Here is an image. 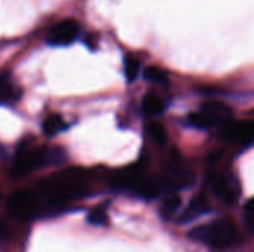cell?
Wrapping results in <instances>:
<instances>
[{"label": "cell", "mask_w": 254, "mask_h": 252, "mask_svg": "<svg viewBox=\"0 0 254 252\" xmlns=\"http://www.w3.org/2000/svg\"><path fill=\"white\" fill-rule=\"evenodd\" d=\"M210 209V203H208V199L204 196V195H196L190 203L188 205V208L185 209V212L182 214L180 217V221L179 223H188V221H192L195 218H198L199 215L208 212Z\"/></svg>", "instance_id": "obj_9"}, {"label": "cell", "mask_w": 254, "mask_h": 252, "mask_svg": "<svg viewBox=\"0 0 254 252\" xmlns=\"http://www.w3.org/2000/svg\"><path fill=\"white\" fill-rule=\"evenodd\" d=\"M189 123L198 129H210L214 126V122L210 119V116L207 113H204L202 110L195 111L189 116Z\"/></svg>", "instance_id": "obj_16"}, {"label": "cell", "mask_w": 254, "mask_h": 252, "mask_svg": "<svg viewBox=\"0 0 254 252\" xmlns=\"http://www.w3.org/2000/svg\"><path fill=\"white\" fill-rule=\"evenodd\" d=\"M141 108H143V111H144L147 116H158V114H161V113L165 110V104H164V101H162L159 97H156L155 94H147V95L143 98Z\"/></svg>", "instance_id": "obj_11"}, {"label": "cell", "mask_w": 254, "mask_h": 252, "mask_svg": "<svg viewBox=\"0 0 254 252\" xmlns=\"http://www.w3.org/2000/svg\"><path fill=\"white\" fill-rule=\"evenodd\" d=\"M146 131H147L149 137H150L156 144H159V146H162V144H165V143L168 141V135H167L165 128H164L161 123H158V122H150V123L146 126Z\"/></svg>", "instance_id": "obj_13"}, {"label": "cell", "mask_w": 254, "mask_h": 252, "mask_svg": "<svg viewBox=\"0 0 254 252\" xmlns=\"http://www.w3.org/2000/svg\"><path fill=\"white\" fill-rule=\"evenodd\" d=\"M80 33V27L74 19H64L55 24L46 37V42L51 46H68L71 45Z\"/></svg>", "instance_id": "obj_5"}, {"label": "cell", "mask_w": 254, "mask_h": 252, "mask_svg": "<svg viewBox=\"0 0 254 252\" xmlns=\"http://www.w3.org/2000/svg\"><path fill=\"white\" fill-rule=\"evenodd\" d=\"M124 73L128 82H134L140 74V61L135 56H125L124 59Z\"/></svg>", "instance_id": "obj_14"}, {"label": "cell", "mask_w": 254, "mask_h": 252, "mask_svg": "<svg viewBox=\"0 0 254 252\" xmlns=\"http://www.w3.org/2000/svg\"><path fill=\"white\" fill-rule=\"evenodd\" d=\"M225 137L228 141L235 144H249L254 141V120L246 122H237L234 125H229Z\"/></svg>", "instance_id": "obj_7"}, {"label": "cell", "mask_w": 254, "mask_h": 252, "mask_svg": "<svg viewBox=\"0 0 254 252\" xmlns=\"http://www.w3.org/2000/svg\"><path fill=\"white\" fill-rule=\"evenodd\" d=\"M190 238L214 251L222 252L237 245L240 241V233L232 220L222 218L192 229Z\"/></svg>", "instance_id": "obj_1"}, {"label": "cell", "mask_w": 254, "mask_h": 252, "mask_svg": "<svg viewBox=\"0 0 254 252\" xmlns=\"http://www.w3.org/2000/svg\"><path fill=\"white\" fill-rule=\"evenodd\" d=\"M64 159L65 154L61 149H28L18 154L13 165V174L27 175L28 172L45 165L61 163Z\"/></svg>", "instance_id": "obj_3"}, {"label": "cell", "mask_w": 254, "mask_h": 252, "mask_svg": "<svg viewBox=\"0 0 254 252\" xmlns=\"http://www.w3.org/2000/svg\"><path fill=\"white\" fill-rule=\"evenodd\" d=\"M10 236V232H9V227L0 220V242H6Z\"/></svg>", "instance_id": "obj_19"}, {"label": "cell", "mask_w": 254, "mask_h": 252, "mask_svg": "<svg viewBox=\"0 0 254 252\" xmlns=\"http://www.w3.org/2000/svg\"><path fill=\"white\" fill-rule=\"evenodd\" d=\"M210 184L214 195L228 205L237 203L240 199L241 187L232 172H214L210 177Z\"/></svg>", "instance_id": "obj_4"}, {"label": "cell", "mask_w": 254, "mask_h": 252, "mask_svg": "<svg viewBox=\"0 0 254 252\" xmlns=\"http://www.w3.org/2000/svg\"><path fill=\"white\" fill-rule=\"evenodd\" d=\"M107 220H109V215H107V209L104 206L94 208L88 215V223L92 226H104V224H107Z\"/></svg>", "instance_id": "obj_17"}, {"label": "cell", "mask_w": 254, "mask_h": 252, "mask_svg": "<svg viewBox=\"0 0 254 252\" xmlns=\"http://www.w3.org/2000/svg\"><path fill=\"white\" fill-rule=\"evenodd\" d=\"M162 187L165 189H171V190H180V189H186L193 183V174L190 169L182 166L177 162L171 163V166L167 171V175L161 180Z\"/></svg>", "instance_id": "obj_6"}, {"label": "cell", "mask_w": 254, "mask_h": 252, "mask_svg": "<svg viewBox=\"0 0 254 252\" xmlns=\"http://www.w3.org/2000/svg\"><path fill=\"white\" fill-rule=\"evenodd\" d=\"M7 209L9 214L18 220H30L48 212L42 193L34 190L15 192L7 202Z\"/></svg>", "instance_id": "obj_2"}, {"label": "cell", "mask_w": 254, "mask_h": 252, "mask_svg": "<svg viewBox=\"0 0 254 252\" xmlns=\"http://www.w3.org/2000/svg\"><path fill=\"white\" fill-rule=\"evenodd\" d=\"M144 79L149 80V82H152V83H156V85H167L168 80H170L168 79V74L162 68L155 67V65L147 67L144 70Z\"/></svg>", "instance_id": "obj_15"}, {"label": "cell", "mask_w": 254, "mask_h": 252, "mask_svg": "<svg viewBox=\"0 0 254 252\" xmlns=\"http://www.w3.org/2000/svg\"><path fill=\"white\" fill-rule=\"evenodd\" d=\"M244 223L246 227L254 235V198H252L244 206Z\"/></svg>", "instance_id": "obj_18"}, {"label": "cell", "mask_w": 254, "mask_h": 252, "mask_svg": "<svg viewBox=\"0 0 254 252\" xmlns=\"http://www.w3.org/2000/svg\"><path fill=\"white\" fill-rule=\"evenodd\" d=\"M182 201L177 195H170L168 198L164 199L162 205H161V215L165 220H170L171 217L176 215V212L180 209Z\"/></svg>", "instance_id": "obj_12"}, {"label": "cell", "mask_w": 254, "mask_h": 252, "mask_svg": "<svg viewBox=\"0 0 254 252\" xmlns=\"http://www.w3.org/2000/svg\"><path fill=\"white\" fill-rule=\"evenodd\" d=\"M201 110L210 116V119L214 122V125L228 123L232 117V108L228 104H225L222 101H216V100H210V101L204 102L201 105Z\"/></svg>", "instance_id": "obj_8"}, {"label": "cell", "mask_w": 254, "mask_h": 252, "mask_svg": "<svg viewBox=\"0 0 254 252\" xmlns=\"http://www.w3.org/2000/svg\"><path fill=\"white\" fill-rule=\"evenodd\" d=\"M65 128H67V123L64 122V119L60 114H51V116H48L43 120V125H42L43 134L46 137H54V135L63 132Z\"/></svg>", "instance_id": "obj_10"}]
</instances>
